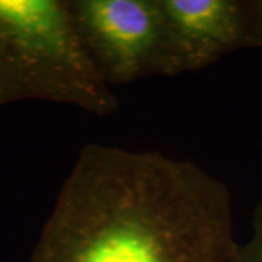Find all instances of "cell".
Here are the masks:
<instances>
[{"label": "cell", "instance_id": "277c9868", "mask_svg": "<svg viewBox=\"0 0 262 262\" xmlns=\"http://www.w3.org/2000/svg\"><path fill=\"white\" fill-rule=\"evenodd\" d=\"M162 76L177 77L214 64L236 50L262 46L255 3L237 0H160Z\"/></svg>", "mask_w": 262, "mask_h": 262}, {"label": "cell", "instance_id": "5b68a950", "mask_svg": "<svg viewBox=\"0 0 262 262\" xmlns=\"http://www.w3.org/2000/svg\"><path fill=\"white\" fill-rule=\"evenodd\" d=\"M230 262H262V198L255 207L248 241L239 244Z\"/></svg>", "mask_w": 262, "mask_h": 262}, {"label": "cell", "instance_id": "8992f818", "mask_svg": "<svg viewBox=\"0 0 262 262\" xmlns=\"http://www.w3.org/2000/svg\"><path fill=\"white\" fill-rule=\"evenodd\" d=\"M255 9H256V16H258V22L262 31V2H256L255 3Z\"/></svg>", "mask_w": 262, "mask_h": 262}, {"label": "cell", "instance_id": "3957f363", "mask_svg": "<svg viewBox=\"0 0 262 262\" xmlns=\"http://www.w3.org/2000/svg\"><path fill=\"white\" fill-rule=\"evenodd\" d=\"M77 35L110 86L162 76L160 0H69Z\"/></svg>", "mask_w": 262, "mask_h": 262}, {"label": "cell", "instance_id": "7a4b0ae2", "mask_svg": "<svg viewBox=\"0 0 262 262\" xmlns=\"http://www.w3.org/2000/svg\"><path fill=\"white\" fill-rule=\"evenodd\" d=\"M24 101L98 117L120 110L77 35L69 0H0V106Z\"/></svg>", "mask_w": 262, "mask_h": 262}, {"label": "cell", "instance_id": "6da1fadb", "mask_svg": "<svg viewBox=\"0 0 262 262\" xmlns=\"http://www.w3.org/2000/svg\"><path fill=\"white\" fill-rule=\"evenodd\" d=\"M232 196L191 160L91 143L29 262H230Z\"/></svg>", "mask_w": 262, "mask_h": 262}]
</instances>
